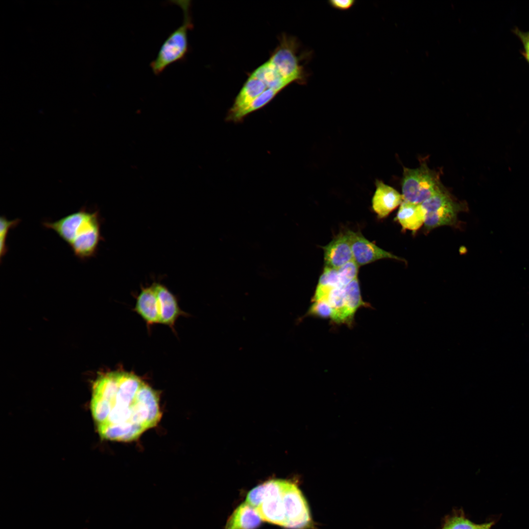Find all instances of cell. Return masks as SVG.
Segmentation results:
<instances>
[{
    "label": "cell",
    "instance_id": "1",
    "mask_svg": "<svg viewBox=\"0 0 529 529\" xmlns=\"http://www.w3.org/2000/svg\"><path fill=\"white\" fill-rule=\"evenodd\" d=\"M90 409L100 437L119 442L137 439L162 416L157 391L134 373L122 371L98 377Z\"/></svg>",
    "mask_w": 529,
    "mask_h": 529
},
{
    "label": "cell",
    "instance_id": "2",
    "mask_svg": "<svg viewBox=\"0 0 529 529\" xmlns=\"http://www.w3.org/2000/svg\"><path fill=\"white\" fill-rule=\"evenodd\" d=\"M245 502L264 521L287 529H317L305 497L293 482L266 481L251 489Z\"/></svg>",
    "mask_w": 529,
    "mask_h": 529
},
{
    "label": "cell",
    "instance_id": "3",
    "mask_svg": "<svg viewBox=\"0 0 529 529\" xmlns=\"http://www.w3.org/2000/svg\"><path fill=\"white\" fill-rule=\"evenodd\" d=\"M43 226L52 230L71 248L74 256L81 261L94 257L99 242L101 219L97 210L86 207L55 221H44Z\"/></svg>",
    "mask_w": 529,
    "mask_h": 529
},
{
    "label": "cell",
    "instance_id": "4",
    "mask_svg": "<svg viewBox=\"0 0 529 529\" xmlns=\"http://www.w3.org/2000/svg\"><path fill=\"white\" fill-rule=\"evenodd\" d=\"M171 2L180 7L183 20L181 25L168 35L162 44L156 58L150 67L156 75L176 62H184L189 51L188 32L192 28L190 0H173Z\"/></svg>",
    "mask_w": 529,
    "mask_h": 529
},
{
    "label": "cell",
    "instance_id": "5",
    "mask_svg": "<svg viewBox=\"0 0 529 529\" xmlns=\"http://www.w3.org/2000/svg\"><path fill=\"white\" fill-rule=\"evenodd\" d=\"M299 45L294 37L284 35L281 42L268 61L278 72L291 83L304 85L309 73L305 68L304 60L309 58L310 52L299 53Z\"/></svg>",
    "mask_w": 529,
    "mask_h": 529
},
{
    "label": "cell",
    "instance_id": "6",
    "mask_svg": "<svg viewBox=\"0 0 529 529\" xmlns=\"http://www.w3.org/2000/svg\"><path fill=\"white\" fill-rule=\"evenodd\" d=\"M443 188L438 174L426 163L416 168H404L402 195L405 201L421 204Z\"/></svg>",
    "mask_w": 529,
    "mask_h": 529
},
{
    "label": "cell",
    "instance_id": "7",
    "mask_svg": "<svg viewBox=\"0 0 529 529\" xmlns=\"http://www.w3.org/2000/svg\"><path fill=\"white\" fill-rule=\"evenodd\" d=\"M421 205L426 213L424 227L426 232L442 226L455 225L458 213L468 209L466 203L455 200L444 188Z\"/></svg>",
    "mask_w": 529,
    "mask_h": 529
},
{
    "label": "cell",
    "instance_id": "8",
    "mask_svg": "<svg viewBox=\"0 0 529 529\" xmlns=\"http://www.w3.org/2000/svg\"><path fill=\"white\" fill-rule=\"evenodd\" d=\"M346 232L350 241L353 260L359 266L383 259L405 261L403 258L395 256L370 242L360 232L351 230Z\"/></svg>",
    "mask_w": 529,
    "mask_h": 529
},
{
    "label": "cell",
    "instance_id": "9",
    "mask_svg": "<svg viewBox=\"0 0 529 529\" xmlns=\"http://www.w3.org/2000/svg\"><path fill=\"white\" fill-rule=\"evenodd\" d=\"M323 249L326 266L338 269L353 260L347 232L339 233Z\"/></svg>",
    "mask_w": 529,
    "mask_h": 529
},
{
    "label": "cell",
    "instance_id": "10",
    "mask_svg": "<svg viewBox=\"0 0 529 529\" xmlns=\"http://www.w3.org/2000/svg\"><path fill=\"white\" fill-rule=\"evenodd\" d=\"M372 200V209L379 218L388 216L403 201L402 194L392 187L377 180Z\"/></svg>",
    "mask_w": 529,
    "mask_h": 529
},
{
    "label": "cell",
    "instance_id": "11",
    "mask_svg": "<svg viewBox=\"0 0 529 529\" xmlns=\"http://www.w3.org/2000/svg\"><path fill=\"white\" fill-rule=\"evenodd\" d=\"M153 284L157 297L159 323L172 327L182 313L177 299L166 286Z\"/></svg>",
    "mask_w": 529,
    "mask_h": 529
},
{
    "label": "cell",
    "instance_id": "12",
    "mask_svg": "<svg viewBox=\"0 0 529 529\" xmlns=\"http://www.w3.org/2000/svg\"><path fill=\"white\" fill-rule=\"evenodd\" d=\"M134 310L148 324L159 323L157 297L153 284L142 287L137 297Z\"/></svg>",
    "mask_w": 529,
    "mask_h": 529
},
{
    "label": "cell",
    "instance_id": "13",
    "mask_svg": "<svg viewBox=\"0 0 529 529\" xmlns=\"http://www.w3.org/2000/svg\"><path fill=\"white\" fill-rule=\"evenodd\" d=\"M267 89L268 88L264 82L251 74L235 98L227 118L247 107Z\"/></svg>",
    "mask_w": 529,
    "mask_h": 529
},
{
    "label": "cell",
    "instance_id": "14",
    "mask_svg": "<svg viewBox=\"0 0 529 529\" xmlns=\"http://www.w3.org/2000/svg\"><path fill=\"white\" fill-rule=\"evenodd\" d=\"M262 521L256 509L244 502L231 514L224 529H256Z\"/></svg>",
    "mask_w": 529,
    "mask_h": 529
},
{
    "label": "cell",
    "instance_id": "15",
    "mask_svg": "<svg viewBox=\"0 0 529 529\" xmlns=\"http://www.w3.org/2000/svg\"><path fill=\"white\" fill-rule=\"evenodd\" d=\"M426 213L421 204H416L403 201L395 219L401 225L403 230L414 233L425 223Z\"/></svg>",
    "mask_w": 529,
    "mask_h": 529
},
{
    "label": "cell",
    "instance_id": "16",
    "mask_svg": "<svg viewBox=\"0 0 529 529\" xmlns=\"http://www.w3.org/2000/svg\"><path fill=\"white\" fill-rule=\"evenodd\" d=\"M251 75L261 79L268 88L279 92L291 83L283 77L268 61L259 67Z\"/></svg>",
    "mask_w": 529,
    "mask_h": 529
},
{
    "label": "cell",
    "instance_id": "17",
    "mask_svg": "<svg viewBox=\"0 0 529 529\" xmlns=\"http://www.w3.org/2000/svg\"><path fill=\"white\" fill-rule=\"evenodd\" d=\"M279 92V91L278 90L269 88L267 89L247 107L233 116L226 118L227 120L235 122L242 120L245 116L250 113L262 108L267 104Z\"/></svg>",
    "mask_w": 529,
    "mask_h": 529
},
{
    "label": "cell",
    "instance_id": "18",
    "mask_svg": "<svg viewBox=\"0 0 529 529\" xmlns=\"http://www.w3.org/2000/svg\"><path fill=\"white\" fill-rule=\"evenodd\" d=\"M346 307L354 317L357 310L365 303L362 299L358 278L344 287Z\"/></svg>",
    "mask_w": 529,
    "mask_h": 529
},
{
    "label": "cell",
    "instance_id": "19",
    "mask_svg": "<svg viewBox=\"0 0 529 529\" xmlns=\"http://www.w3.org/2000/svg\"><path fill=\"white\" fill-rule=\"evenodd\" d=\"M21 220L17 218L12 220H8L4 216L0 218V262L3 257L6 254L8 247L6 240L10 229L16 227Z\"/></svg>",
    "mask_w": 529,
    "mask_h": 529
},
{
    "label": "cell",
    "instance_id": "20",
    "mask_svg": "<svg viewBox=\"0 0 529 529\" xmlns=\"http://www.w3.org/2000/svg\"><path fill=\"white\" fill-rule=\"evenodd\" d=\"M359 266L353 260L337 269L340 284L342 287H345L358 278Z\"/></svg>",
    "mask_w": 529,
    "mask_h": 529
},
{
    "label": "cell",
    "instance_id": "21",
    "mask_svg": "<svg viewBox=\"0 0 529 529\" xmlns=\"http://www.w3.org/2000/svg\"><path fill=\"white\" fill-rule=\"evenodd\" d=\"M317 286L343 288L340 284L337 269L325 266L319 277Z\"/></svg>",
    "mask_w": 529,
    "mask_h": 529
},
{
    "label": "cell",
    "instance_id": "22",
    "mask_svg": "<svg viewBox=\"0 0 529 529\" xmlns=\"http://www.w3.org/2000/svg\"><path fill=\"white\" fill-rule=\"evenodd\" d=\"M487 525H476L463 517L458 516L447 521L443 529H484Z\"/></svg>",
    "mask_w": 529,
    "mask_h": 529
},
{
    "label": "cell",
    "instance_id": "23",
    "mask_svg": "<svg viewBox=\"0 0 529 529\" xmlns=\"http://www.w3.org/2000/svg\"><path fill=\"white\" fill-rule=\"evenodd\" d=\"M306 315L323 318H331L332 309L326 301L319 300L313 301V304L308 311Z\"/></svg>",
    "mask_w": 529,
    "mask_h": 529
},
{
    "label": "cell",
    "instance_id": "24",
    "mask_svg": "<svg viewBox=\"0 0 529 529\" xmlns=\"http://www.w3.org/2000/svg\"><path fill=\"white\" fill-rule=\"evenodd\" d=\"M513 32L522 42L524 49L523 55L529 63V31L524 32L515 28Z\"/></svg>",
    "mask_w": 529,
    "mask_h": 529
},
{
    "label": "cell",
    "instance_id": "25",
    "mask_svg": "<svg viewBox=\"0 0 529 529\" xmlns=\"http://www.w3.org/2000/svg\"><path fill=\"white\" fill-rule=\"evenodd\" d=\"M328 2L334 8L339 10H346L354 5L355 1L354 0H331Z\"/></svg>",
    "mask_w": 529,
    "mask_h": 529
},
{
    "label": "cell",
    "instance_id": "26",
    "mask_svg": "<svg viewBox=\"0 0 529 529\" xmlns=\"http://www.w3.org/2000/svg\"><path fill=\"white\" fill-rule=\"evenodd\" d=\"M492 524H493V523H487V526H486V527L484 529H490V528H491V526L492 525Z\"/></svg>",
    "mask_w": 529,
    "mask_h": 529
}]
</instances>
